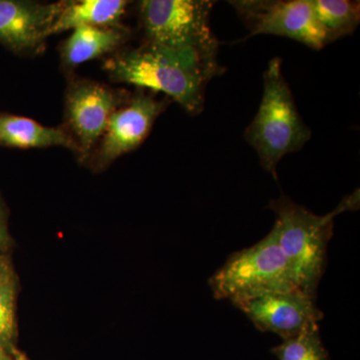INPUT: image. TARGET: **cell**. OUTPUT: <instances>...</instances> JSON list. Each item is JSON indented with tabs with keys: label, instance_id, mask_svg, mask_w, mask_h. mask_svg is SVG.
Segmentation results:
<instances>
[{
	"label": "cell",
	"instance_id": "cell-10",
	"mask_svg": "<svg viewBox=\"0 0 360 360\" xmlns=\"http://www.w3.org/2000/svg\"><path fill=\"white\" fill-rule=\"evenodd\" d=\"M65 1L44 4L25 0H0V44L15 54L37 51Z\"/></svg>",
	"mask_w": 360,
	"mask_h": 360
},
{
	"label": "cell",
	"instance_id": "cell-3",
	"mask_svg": "<svg viewBox=\"0 0 360 360\" xmlns=\"http://www.w3.org/2000/svg\"><path fill=\"white\" fill-rule=\"evenodd\" d=\"M269 208L276 217L272 231L300 290L316 298L338 213L319 217L285 195L270 201Z\"/></svg>",
	"mask_w": 360,
	"mask_h": 360
},
{
	"label": "cell",
	"instance_id": "cell-7",
	"mask_svg": "<svg viewBox=\"0 0 360 360\" xmlns=\"http://www.w3.org/2000/svg\"><path fill=\"white\" fill-rule=\"evenodd\" d=\"M129 94L89 79L73 80L65 94V129L78 146L82 162L89 160L105 132L111 115Z\"/></svg>",
	"mask_w": 360,
	"mask_h": 360
},
{
	"label": "cell",
	"instance_id": "cell-13",
	"mask_svg": "<svg viewBox=\"0 0 360 360\" xmlns=\"http://www.w3.org/2000/svg\"><path fill=\"white\" fill-rule=\"evenodd\" d=\"M129 4L125 0L65 1L63 11L49 30V37L82 26L116 27Z\"/></svg>",
	"mask_w": 360,
	"mask_h": 360
},
{
	"label": "cell",
	"instance_id": "cell-11",
	"mask_svg": "<svg viewBox=\"0 0 360 360\" xmlns=\"http://www.w3.org/2000/svg\"><path fill=\"white\" fill-rule=\"evenodd\" d=\"M0 146L32 149L60 146L78 155V146L65 127H44L32 118L0 112Z\"/></svg>",
	"mask_w": 360,
	"mask_h": 360
},
{
	"label": "cell",
	"instance_id": "cell-15",
	"mask_svg": "<svg viewBox=\"0 0 360 360\" xmlns=\"http://www.w3.org/2000/svg\"><path fill=\"white\" fill-rule=\"evenodd\" d=\"M271 354L278 360H330L319 329L283 340L281 345L272 348Z\"/></svg>",
	"mask_w": 360,
	"mask_h": 360
},
{
	"label": "cell",
	"instance_id": "cell-16",
	"mask_svg": "<svg viewBox=\"0 0 360 360\" xmlns=\"http://www.w3.org/2000/svg\"><path fill=\"white\" fill-rule=\"evenodd\" d=\"M15 278L0 284V345L11 350L15 335Z\"/></svg>",
	"mask_w": 360,
	"mask_h": 360
},
{
	"label": "cell",
	"instance_id": "cell-14",
	"mask_svg": "<svg viewBox=\"0 0 360 360\" xmlns=\"http://www.w3.org/2000/svg\"><path fill=\"white\" fill-rule=\"evenodd\" d=\"M312 8L329 42L352 34L360 22L359 1L350 0H310Z\"/></svg>",
	"mask_w": 360,
	"mask_h": 360
},
{
	"label": "cell",
	"instance_id": "cell-12",
	"mask_svg": "<svg viewBox=\"0 0 360 360\" xmlns=\"http://www.w3.org/2000/svg\"><path fill=\"white\" fill-rule=\"evenodd\" d=\"M129 37V30L120 26L75 28L61 46V59L68 68H75L117 51Z\"/></svg>",
	"mask_w": 360,
	"mask_h": 360
},
{
	"label": "cell",
	"instance_id": "cell-2",
	"mask_svg": "<svg viewBox=\"0 0 360 360\" xmlns=\"http://www.w3.org/2000/svg\"><path fill=\"white\" fill-rule=\"evenodd\" d=\"M281 66L279 58L269 61L264 75L262 103L245 132L246 141L257 151L260 165L276 180L281 158L300 150L311 137V130L298 112Z\"/></svg>",
	"mask_w": 360,
	"mask_h": 360
},
{
	"label": "cell",
	"instance_id": "cell-5",
	"mask_svg": "<svg viewBox=\"0 0 360 360\" xmlns=\"http://www.w3.org/2000/svg\"><path fill=\"white\" fill-rule=\"evenodd\" d=\"M210 0H144L139 20L146 42L217 58L219 44L210 28Z\"/></svg>",
	"mask_w": 360,
	"mask_h": 360
},
{
	"label": "cell",
	"instance_id": "cell-1",
	"mask_svg": "<svg viewBox=\"0 0 360 360\" xmlns=\"http://www.w3.org/2000/svg\"><path fill=\"white\" fill-rule=\"evenodd\" d=\"M103 70L113 82L160 92L188 115H198L205 110L207 84L225 68L217 58L144 41L136 49L116 52Z\"/></svg>",
	"mask_w": 360,
	"mask_h": 360
},
{
	"label": "cell",
	"instance_id": "cell-6",
	"mask_svg": "<svg viewBox=\"0 0 360 360\" xmlns=\"http://www.w3.org/2000/svg\"><path fill=\"white\" fill-rule=\"evenodd\" d=\"M229 4L250 30L246 39L258 34L276 35L295 40L314 51L330 44L310 0H241Z\"/></svg>",
	"mask_w": 360,
	"mask_h": 360
},
{
	"label": "cell",
	"instance_id": "cell-4",
	"mask_svg": "<svg viewBox=\"0 0 360 360\" xmlns=\"http://www.w3.org/2000/svg\"><path fill=\"white\" fill-rule=\"evenodd\" d=\"M208 283L217 300L233 304L265 293L300 290L272 229L259 243L232 253Z\"/></svg>",
	"mask_w": 360,
	"mask_h": 360
},
{
	"label": "cell",
	"instance_id": "cell-8",
	"mask_svg": "<svg viewBox=\"0 0 360 360\" xmlns=\"http://www.w3.org/2000/svg\"><path fill=\"white\" fill-rule=\"evenodd\" d=\"M169 99L156 98L137 89L111 115L105 132L89 156L90 165L96 170L105 169L120 156L141 146L150 134L158 116L165 110Z\"/></svg>",
	"mask_w": 360,
	"mask_h": 360
},
{
	"label": "cell",
	"instance_id": "cell-19",
	"mask_svg": "<svg viewBox=\"0 0 360 360\" xmlns=\"http://www.w3.org/2000/svg\"><path fill=\"white\" fill-rule=\"evenodd\" d=\"M0 360H13L11 350L7 349L6 347H2L1 345H0Z\"/></svg>",
	"mask_w": 360,
	"mask_h": 360
},
{
	"label": "cell",
	"instance_id": "cell-20",
	"mask_svg": "<svg viewBox=\"0 0 360 360\" xmlns=\"http://www.w3.org/2000/svg\"><path fill=\"white\" fill-rule=\"evenodd\" d=\"M11 356H13V360H30L25 354H21L20 352H18V349L13 347L11 349Z\"/></svg>",
	"mask_w": 360,
	"mask_h": 360
},
{
	"label": "cell",
	"instance_id": "cell-18",
	"mask_svg": "<svg viewBox=\"0 0 360 360\" xmlns=\"http://www.w3.org/2000/svg\"><path fill=\"white\" fill-rule=\"evenodd\" d=\"M14 279L13 267L6 255H0V284L8 283Z\"/></svg>",
	"mask_w": 360,
	"mask_h": 360
},
{
	"label": "cell",
	"instance_id": "cell-9",
	"mask_svg": "<svg viewBox=\"0 0 360 360\" xmlns=\"http://www.w3.org/2000/svg\"><path fill=\"white\" fill-rule=\"evenodd\" d=\"M316 298L300 290L271 292L234 304L248 316L258 330L290 340L319 329L323 314Z\"/></svg>",
	"mask_w": 360,
	"mask_h": 360
},
{
	"label": "cell",
	"instance_id": "cell-17",
	"mask_svg": "<svg viewBox=\"0 0 360 360\" xmlns=\"http://www.w3.org/2000/svg\"><path fill=\"white\" fill-rule=\"evenodd\" d=\"M9 245H11V236L7 229L6 210L0 198V255L7 250Z\"/></svg>",
	"mask_w": 360,
	"mask_h": 360
}]
</instances>
